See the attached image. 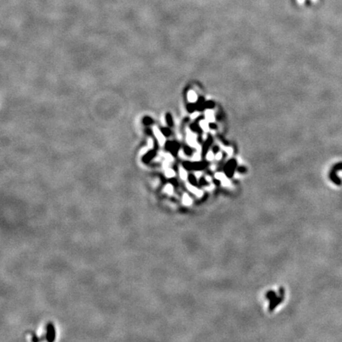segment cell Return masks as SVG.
Masks as SVG:
<instances>
[{"label":"cell","instance_id":"6da1fadb","mask_svg":"<svg viewBox=\"0 0 342 342\" xmlns=\"http://www.w3.org/2000/svg\"><path fill=\"white\" fill-rule=\"evenodd\" d=\"M339 170H342V162H339V163L334 165V166L332 168V169L330 170V173L329 174L330 180L337 185H340L341 182H342L341 180L337 175Z\"/></svg>","mask_w":342,"mask_h":342},{"label":"cell","instance_id":"7a4b0ae2","mask_svg":"<svg viewBox=\"0 0 342 342\" xmlns=\"http://www.w3.org/2000/svg\"><path fill=\"white\" fill-rule=\"evenodd\" d=\"M206 162H185L183 164V166L188 170H200L206 167Z\"/></svg>","mask_w":342,"mask_h":342},{"label":"cell","instance_id":"3957f363","mask_svg":"<svg viewBox=\"0 0 342 342\" xmlns=\"http://www.w3.org/2000/svg\"><path fill=\"white\" fill-rule=\"evenodd\" d=\"M237 162L235 159H230L224 166V172L228 177H231L234 174Z\"/></svg>","mask_w":342,"mask_h":342},{"label":"cell","instance_id":"277c9868","mask_svg":"<svg viewBox=\"0 0 342 342\" xmlns=\"http://www.w3.org/2000/svg\"><path fill=\"white\" fill-rule=\"evenodd\" d=\"M283 299H284V290H283V288H281V289H279V296H276L273 299H272L270 301L269 310H271V311L279 303H281Z\"/></svg>","mask_w":342,"mask_h":342},{"label":"cell","instance_id":"5b68a950","mask_svg":"<svg viewBox=\"0 0 342 342\" xmlns=\"http://www.w3.org/2000/svg\"><path fill=\"white\" fill-rule=\"evenodd\" d=\"M153 130H154V135L156 136V138H157V139H158L159 143L161 145H163V144L165 143V137H164V134H163V133H162L159 128H157L156 127H154Z\"/></svg>","mask_w":342,"mask_h":342},{"label":"cell","instance_id":"8992f818","mask_svg":"<svg viewBox=\"0 0 342 342\" xmlns=\"http://www.w3.org/2000/svg\"><path fill=\"white\" fill-rule=\"evenodd\" d=\"M211 143H212V137L211 136H208V138L206 139V141L204 143L203 147H202V154H203L204 156H205L206 154L208 153V151L209 150V147L211 145Z\"/></svg>","mask_w":342,"mask_h":342},{"label":"cell","instance_id":"52a82bcc","mask_svg":"<svg viewBox=\"0 0 342 342\" xmlns=\"http://www.w3.org/2000/svg\"><path fill=\"white\" fill-rule=\"evenodd\" d=\"M47 338L49 341H53L55 339V329L54 326L52 324H49L48 326V331H47Z\"/></svg>","mask_w":342,"mask_h":342},{"label":"cell","instance_id":"ba28073f","mask_svg":"<svg viewBox=\"0 0 342 342\" xmlns=\"http://www.w3.org/2000/svg\"><path fill=\"white\" fill-rule=\"evenodd\" d=\"M196 105V110L199 111H202V110H204V108H205V101H204V98H199Z\"/></svg>","mask_w":342,"mask_h":342},{"label":"cell","instance_id":"9c48e42d","mask_svg":"<svg viewBox=\"0 0 342 342\" xmlns=\"http://www.w3.org/2000/svg\"><path fill=\"white\" fill-rule=\"evenodd\" d=\"M154 154H155V153L154 151H151V152L147 153L144 157V162H148L150 159H151L154 157Z\"/></svg>","mask_w":342,"mask_h":342},{"label":"cell","instance_id":"30bf717a","mask_svg":"<svg viewBox=\"0 0 342 342\" xmlns=\"http://www.w3.org/2000/svg\"><path fill=\"white\" fill-rule=\"evenodd\" d=\"M189 182H190L193 185H195V186L197 185V181H196V178L193 174H190V175L189 176Z\"/></svg>","mask_w":342,"mask_h":342},{"label":"cell","instance_id":"8fae6325","mask_svg":"<svg viewBox=\"0 0 342 342\" xmlns=\"http://www.w3.org/2000/svg\"><path fill=\"white\" fill-rule=\"evenodd\" d=\"M215 107V103L212 101H205V108H213Z\"/></svg>","mask_w":342,"mask_h":342},{"label":"cell","instance_id":"7c38bea8","mask_svg":"<svg viewBox=\"0 0 342 342\" xmlns=\"http://www.w3.org/2000/svg\"><path fill=\"white\" fill-rule=\"evenodd\" d=\"M166 121H167V124H169V126H172L173 125V120H172V117H171V115L170 114H166Z\"/></svg>","mask_w":342,"mask_h":342},{"label":"cell","instance_id":"4fadbf2b","mask_svg":"<svg viewBox=\"0 0 342 342\" xmlns=\"http://www.w3.org/2000/svg\"><path fill=\"white\" fill-rule=\"evenodd\" d=\"M196 105H194V104H190V105H188V111H189V112L193 113V112L196 110Z\"/></svg>","mask_w":342,"mask_h":342},{"label":"cell","instance_id":"5bb4252c","mask_svg":"<svg viewBox=\"0 0 342 342\" xmlns=\"http://www.w3.org/2000/svg\"><path fill=\"white\" fill-rule=\"evenodd\" d=\"M184 151L185 154H188V155H191V154H193V151H192V149H191L190 147H184Z\"/></svg>","mask_w":342,"mask_h":342},{"label":"cell","instance_id":"9a60e30c","mask_svg":"<svg viewBox=\"0 0 342 342\" xmlns=\"http://www.w3.org/2000/svg\"><path fill=\"white\" fill-rule=\"evenodd\" d=\"M162 133H163L165 135L168 136V135H169V134H170V131H169L168 128H165V129L162 131Z\"/></svg>","mask_w":342,"mask_h":342},{"label":"cell","instance_id":"2e32d148","mask_svg":"<svg viewBox=\"0 0 342 342\" xmlns=\"http://www.w3.org/2000/svg\"><path fill=\"white\" fill-rule=\"evenodd\" d=\"M238 172L239 173H245V171H246V169L245 168V167H243V166H242V167H239L238 169Z\"/></svg>","mask_w":342,"mask_h":342},{"label":"cell","instance_id":"e0dca14e","mask_svg":"<svg viewBox=\"0 0 342 342\" xmlns=\"http://www.w3.org/2000/svg\"><path fill=\"white\" fill-rule=\"evenodd\" d=\"M200 184H203V185H206V184H208V183L205 181V179H204V178H202V179L200 181Z\"/></svg>","mask_w":342,"mask_h":342},{"label":"cell","instance_id":"ac0fdd59","mask_svg":"<svg viewBox=\"0 0 342 342\" xmlns=\"http://www.w3.org/2000/svg\"><path fill=\"white\" fill-rule=\"evenodd\" d=\"M209 127H210L211 128H212V129H215V128H216V124L211 123V124H209Z\"/></svg>","mask_w":342,"mask_h":342},{"label":"cell","instance_id":"d6986e66","mask_svg":"<svg viewBox=\"0 0 342 342\" xmlns=\"http://www.w3.org/2000/svg\"><path fill=\"white\" fill-rule=\"evenodd\" d=\"M151 122V120L150 118L147 117V118L144 119V123H145V124H150Z\"/></svg>","mask_w":342,"mask_h":342},{"label":"cell","instance_id":"ffe728a7","mask_svg":"<svg viewBox=\"0 0 342 342\" xmlns=\"http://www.w3.org/2000/svg\"><path fill=\"white\" fill-rule=\"evenodd\" d=\"M218 151H219V147H217V146L213 148V153L214 154H217V153H218Z\"/></svg>","mask_w":342,"mask_h":342},{"label":"cell","instance_id":"44dd1931","mask_svg":"<svg viewBox=\"0 0 342 342\" xmlns=\"http://www.w3.org/2000/svg\"><path fill=\"white\" fill-rule=\"evenodd\" d=\"M189 98H190V100L191 101H193V100H195L196 99V98H195V96H194V94H192L190 96H189Z\"/></svg>","mask_w":342,"mask_h":342}]
</instances>
